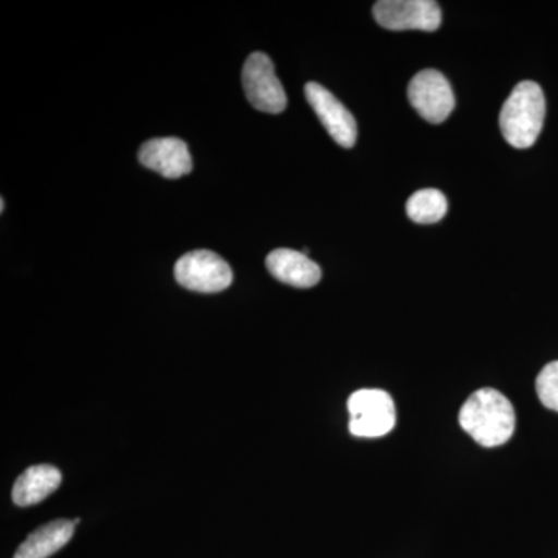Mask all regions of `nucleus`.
Wrapping results in <instances>:
<instances>
[{
    "instance_id": "1",
    "label": "nucleus",
    "mask_w": 558,
    "mask_h": 558,
    "mask_svg": "<svg viewBox=\"0 0 558 558\" xmlns=\"http://www.w3.org/2000/svg\"><path fill=\"white\" fill-rule=\"evenodd\" d=\"M459 424L480 446L499 447L515 432V410L497 389L484 388L465 400L459 411Z\"/></svg>"
},
{
    "instance_id": "2",
    "label": "nucleus",
    "mask_w": 558,
    "mask_h": 558,
    "mask_svg": "<svg viewBox=\"0 0 558 558\" xmlns=\"http://www.w3.org/2000/svg\"><path fill=\"white\" fill-rule=\"evenodd\" d=\"M546 116L542 87L534 81L517 84L499 113L502 137L517 149L531 148L537 142Z\"/></svg>"
},
{
    "instance_id": "3",
    "label": "nucleus",
    "mask_w": 558,
    "mask_h": 558,
    "mask_svg": "<svg viewBox=\"0 0 558 558\" xmlns=\"http://www.w3.org/2000/svg\"><path fill=\"white\" fill-rule=\"evenodd\" d=\"M349 432L357 438H380L396 425V407L384 389H359L348 400Z\"/></svg>"
},
{
    "instance_id": "4",
    "label": "nucleus",
    "mask_w": 558,
    "mask_h": 558,
    "mask_svg": "<svg viewBox=\"0 0 558 558\" xmlns=\"http://www.w3.org/2000/svg\"><path fill=\"white\" fill-rule=\"evenodd\" d=\"M174 277L182 288L199 293L222 292L233 282L229 263L209 250H196L183 255L175 263Z\"/></svg>"
},
{
    "instance_id": "5",
    "label": "nucleus",
    "mask_w": 558,
    "mask_h": 558,
    "mask_svg": "<svg viewBox=\"0 0 558 558\" xmlns=\"http://www.w3.org/2000/svg\"><path fill=\"white\" fill-rule=\"evenodd\" d=\"M242 86L253 108L267 113H281L288 106V95L266 53L250 54L242 69Z\"/></svg>"
},
{
    "instance_id": "6",
    "label": "nucleus",
    "mask_w": 558,
    "mask_h": 558,
    "mask_svg": "<svg viewBox=\"0 0 558 558\" xmlns=\"http://www.w3.org/2000/svg\"><path fill=\"white\" fill-rule=\"evenodd\" d=\"M374 20L392 32H436L442 24V13L435 0H380L374 3Z\"/></svg>"
},
{
    "instance_id": "7",
    "label": "nucleus",
    "mask_w": 558,
    "mask_h": 558,
    "mask_svg": "<svg viewBox=\"0 0 558 558\" xmlns=\"http://www.w3.org/2000/svg\"><path fill=\"white\" fill-rule=\"evenodd\" d=\"M409 100L422 119L438 124L449 119L454 109V94L449 81L438 70L418 72L410 81Z\"/></svg>"
},
{
    "instance_id": "8",
    "label": "nucleus",
    "mask_w": 558,
    "mask_h": 558,
    "mask_svg": "<svg viewBox=\"0 0 558 558\" xmlns=\"http://www.w3.org/2000/svg\"><path fill=\"white\" fill-rule=\"evenodd\" d=\"M304 94L330 137L343 148H352L357 142V123L343 102L318 83H307Z\"/></svg>"
},
{
    "instance_id": "9",
    "label": "nucleus",
    "mask_w": 558,
    "mask_h": 558,
    "mask_svg": "<svg viewBox=\"0 0 558 558\" xmlns=\"http://www.w3.org/2000/svg\"><path fill=\"white\" fill-rule=\"evenodd\" d=\"M138 160L143 167L167 179H180L193 170L189 146L175 137L153 138L143 143Z\"/></svg>"
},
{
    "instance_id": "10",
    "label": "nucleus",
    "mask_w": 558,
    "mask_h": 558,
    "mask_svg": "<svg viewBox=\"0 0 558 558\" xmlns=\"http://www.w3.org/2000/svg\"><path fill=\"white\" fill-rule=\"evenodd\" d=\"M271 277L284 284L299 289L317 286L322 279V269L310 256L290 248L274 250L266 259Z\"/></svg>"
},
{
    "instance_id": "11",
    "label": "nucleus",
    "mask_w": 558,
    "mask_h": 558,
    "mask_svg": "<svg viewBox=\"0 0 558 558\" xmlns=\"http://www.w3.org/2000/svg\"><path fill=\"white\" fill-rule=\"evenodd\" d=\"M61 481V472L53 465H32L14 483L11 498L21 508L38 505L60 487Z\"/></svg>"
},
{
    "instance_id": "12",
    "label": "nucleus",
    "mask_w": 558,
    "mask_h": 558,
    "mask_svg": "<svg viewBox=\"0 0 558 558\" xmlns=\"http://www.w3.org/2000/svg\"><path fill=\"white\" fill-rule=\"evenodd\" d=\"M75 534V523L70 520H54L32 532L17 548L13 558H49L64 548Z\"/></svg>"
},
{
    "instance_id": "13",
    "label": "nucleus",
    "mask_w": 558,
    "mask_h": 558,
    "mask_svg": "<svg viewBox=\"0 0 558 558\" xmlns=\"http://www.w3.org/2000/svg\"><path fill=\"white\" fill-rule=\"evenodd\" d=\"M449 204L438 190H418L407 202V215L416 223L439 222L447 215Z\"/></svg>"
},
{
    "instance_id": "14",
    "label": "nucleus",
    "mask_w": 558,
    "mask_h": 558,
    "mask_svg": "<svg viewBox=\"0 0 558 558\" xmlns=\"http://www.w3.org/2000/svg\"><path fill=\"white\" fill-rule=\"evenodd\" d=\"M535 388H537L539 402L546 409L557 411L558 413V362L549 363V365L542 369Z\"/></svg>"
},
{
    "instance_id": "15",
    "label": "nucleus",
    "mask_w": 558,
    "mask_h": 558,
    "mask_svg": "<svg viewBox=\"0 0 558 558\" xmlns=\"http://www.w3.org/2000/svg\"><path fill=\"white\" fill-rule=\"evenodd\" d=\"M3 209H5V201H0V211L3 213Z\"/></svg>"
},
{
    "instance_id": "16",
    "label": "nucleus",
    "mask_w": 558,
    "mask_h": 558,
    "mask_svg": "<svg viewBox=\"0 0 558 558\" xmlns=\"http://www.w3.org/2000/svg\"><path fill=\"white\" fill-rule=\"evenodd\" d=\"M80 521H81L80 519H75V520H73V523H75V526H76V524H78V523H80Z\"/></svg>"
}]
</instances>
